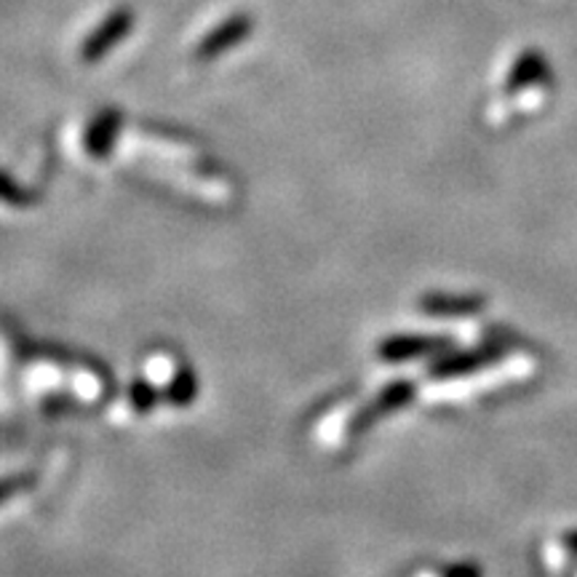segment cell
I'll return each mask as SVG.
<instances>
[{
	"label": "cell",
	"mask_w": 577,
	"mask_h": 577,
	"mask_svg": "<svg viewBox=\"0 0 577 577\" xmlns=\"http://www.w3.org/2000/svg\"><path fill=\"white\" fill-rule=\"evenodd\" d=\"M132 24H134L132 11H118V14L110 16V20H104L95 30V33H91L89 38H86L84 48H80V59H84V62L102 59L104 54H108L110 48H113L115 43L129 33V30H132Z\"/></svg>",
	"instance_id": "cell-1"
},
{
	"label": "cell",
	"mask_w": 577,
	"mask_h": 577,
	"mask_svg": "<svg viewBox=\"0 0 577 577\" xmlns=\"http://www.w3.org/2000/svg\"><path fill=\"white\" fill-rule=\"evenodd\" d=\"M412 396H414V382H409V380L390 382L388 388H385L382 393L377 396V399L371 401V404L366 407L356 420H353V433H362L371 423H375V420H380L382 414H390V412H396V409L407 407L409 401H412Z\"/></svg>",
	"instance_id": "cell-2"
},
{
	"label": "cell",
	"mask_w": 577,
	"mask_h": 577,
	"mask_svg": "<svg viewBox=\"0 0 577 577\" xmlns=\"http://www.w3.org/2000/svg\"><path fill=\"white\" fill-rule=\"evenodd\" d=\"M446 347V340L442 337H420V334H399V337L385 340L380 345V358L382 362L399 364L409 362V358L418 356H431Z\"/></svg>",
	"instance_id": "cell-3"
},
{
	"label": "cell",
	"mask_w": 577,
	"mask_h": 577,
	"mask_svg": "<svg viewBox=\"0 0 577 577\" xmlns=\"http://www.w3.org/2000/svg\"><path fill=\"white\" fill-rule=\"evenodd\" d=\"M249 33H252L249 16H233V20H228L225 24H220V27L212 30V33H209L207 38L201 41V46H198L196 57L198 59L220 57V54L228 52V48L238 46V43L244 41Z\"/></svg>",
	"instance_id": "cell-4"
},
{
	"label": "cell",
	"mask_w": 577,
	"mask_h": 577,
	"mask_svg": "<svg viewBox=\"0 0 577 577\" xmlns=\"http://www.w3.org/2000/svg\"><path fill=\"white\" fill-rule=\"evenodd\" d=\"M118 129H121V113L118 110H102L91 121L89 132H86V151H89L91 158H104L113 151Z\"/></svg>",
	"instance_id": "cell-5"
},
{
	"label": "cell",
	"mask_w": 577,
	"mask_h": 577,
	"mask_svg": "<svg viewBox=\"0 0 577 577\" xmlns=\"http://www.w3.org/2000/svg\"><path fill=\"white\" fill-rule=\"evenodd\" d=\"M498 347H481V351L474 353H457V356L442 358L439 364L431 366L433 377H461L468 375V371L481 369L484 364H492L498 358Z\"/></svg>",
	"instance_id": "cell-6"
},
{
	"label": "cell",
	"mask_w": 577,
	"mask_h": 577,
	"mask_svg": "<svg viewBox=\"0 0 577 577\" xmlns=\"http://www.w3.org/2000/svg\"><path fill=\"white\" fill-rule=\"evenodd\" d=\"M420 310L431 315H474L484 310L481 297H452V295H425Z\"/></svg>",
	"instance_id": "cell-7"
},
{
	"label": "cell",
	"mask_w": 577,
	"mask_h": 577,
	"mask_svg": "<svg viewBox=\"0 0 577 577\" xmlns=\"http://www.w3.org/2000/svg\"><path fill=\"white\" fill-rule=\"evenodd\" d=\"M198 396V377L192 369H179L174 377L169 390H166V401L174 407H188Z\"/></svg>",
	"instance_id": "cell-8"
},
{
	"label": "cell",
	"mask_w": 577,
	"mask_h": 577,
	"mask_svg": "<svg viewBox=\"0 0 577 577\" xmlns=\"http://www.w3.org/2000/svg\"><path fill=\"white\" fill-rule=\"evenodd\" d=\"M540 73H543V59L537 54H524L519 59L517 70L511 73V80H508V89H519V86H526L530 80H537Z\"/></svg>",
	"instance_id": "cell-9"
},
{
	"label": "cell",
	"mask_w": 577,
	"mask_h": 577,
	"mask_svg": "<svg viewBox=\"0 0 577 577\" xmlns=\"http://www.w3.org/2000/svg\"><path fill=\"white\" fill-rule=\"evenodd\" d=\"M129 399H132V407L140 414L153 412L155 401H158V393L153 390V385H147L145 380H134L132 388H129Z\"/></svg>",
	"instance_id": "cell-10"
},
{
	"label": "cell",
	"mask_w": 577,
	"mask_h": 577,
	"mask_svg": "<svg viewBox=\"0 0 577 577\" xmlns=\"http://www.w3.org/2000/svg\"><path fill=\"white\" fill-rule=\"evenodd\" d=\"M442 577H484V573L479 564L461 562V564H452V567H446Z\"/></svg>",
	"instance_id": "cell-11"
},
{
	"label": "cell",
	"mask_w": 577,
	"mask_h": 577,
	"mask_svg": "<svg viewBox=\"0 0 577 577\" xmlns=\"http://www.w3.org/2000/svg\"><path fill=\"white\" fill-rule=\"evenodd\" d=\"M567 545L577 554V532H573V535H567Z\"/></svg>",
	"instance_id": "cell-12"
}]
</instances>
